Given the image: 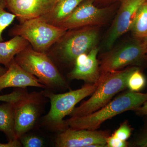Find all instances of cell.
<instances>
[{"mask_svg": "<svg viewBox=\"0 0 147 147\" xmlns=\"http://www.w3.org/2000/svg\"><path fill=\"white\" fill-rule=\"evenodd\" d=\"M147 100V92L129 90L93 113L82 117H71L65 122L67 128L96 130L105 121L126 111L134 110Z\"/></svg>", "mask_w": 147, "mask_h": 147, "instance_id": "obj_1", "label": "cell"}, {"mask_svg": "<svg viewBox=\"0 0 147 147\" xmlns=\"http://www.w3.org/2000/svg\"><path fill=\"white\" fill-rule=\"evenodd\" d=\"M134 67L100 74L99 83L92 96L79 107H75L70 117L86 115L108 104L115 95L127 88V78Z\"/></svg>", "mask_w": 147, "mask_h": 147, "instance_id": "obj_2", "label": "cell"}, {"mask_svg": "<svg viewBox=\"0 0 147 147\" xmlns=\"http://www.w3.org/2000/svg\"><path fill=\"white\" fill-rule=\"evenodd\" d=\"M98 83V81L95 84H87L81 88L64 93H43L50 102V111L42 118L44 125L53 131L60 132L67 129L64 118L70 115L78 102L93 93Z\"/></svg>", "mask_w": 147, "mask_h": 147, "instance_id": "obj_3", "label": "cell"}, {"mask_svg": "<svg viewBox=\"0 0 147 147\" xmlns=\"http://www.w3.org/2000/svg\"><path fill=\"white\" fill-rule=\"evenodd\" d=\"M14 59L23 69L36 77L46 88H58L66 86L65 80L46 53L37 51L29 45Z\"/></svg>", "mask_w": 147, "mask_h": 147, "instance_id": "obj_4", "label": "cell"}, {"mask_svg": "<svg viewBox=\"0 0 147 147\" xmlns=\"http://www.w3.org/2000/svg\"><path fill=\"white\" fill-rule=\"evenodd\" d=\"M68 30L48 24L39 18L20 22L10 29V36L24 37L33 49L46 53L50 47L58 42Z\"/></svg>", "mask_w": 147, "mask_h": 147, "instance_id": "obj_5", "label": "cell"}, {"mask_svg": "<svg viewBox=\"0 0 147 147\" xmlns=\"http://www.w3.org/2000/svg\"><path fill=\"white\" fill-rule=\"evenodd\" d=\"M98 26H87L68 30L57 42L60 57L67 62H74L81 54L88 53L96 46Z\"/></svg>", "mask_w": 147, "mask_h": 147, "instance_id": "obj_6", "label": "cell"}, {"mask_svg": "<svg viewBox=\"0 0 147 147\" xmlns=\"http://www.w3.org/2000/svg\"><path fill=\"white\" fill-rule=\"evenodd\" d=\"M147 54L146 40L134 38L102 55L99 65L100 75L121 70L127 66L138 65L144 61Z\"/></svg>", "mask_w": 147, "mask_h": 147, "instance_id": "obj_7", "label": "cell"}, {"mask_svg": "<svg viewBox=\"0 0 147 147\" xmlns=\"http://www.w3.org/2000/svg\"><path fill=\"white\" fill-rule=\"evenodd\" d=\"M42 92L28 93L14 103V130L16 139L33 127L39 117L43 100Z\"/></svg>", "mask_w": 147, "mask_h": 147, "instance_id": "obj_8", "label": "cell"}, {"mask_svg": "<svg viewBox=\"0 0 147 147\" xmlns=\"http://www.w3.org/2000/svg\"><path fill=\"white\" fill-rule=\"evenodd\" d=\"M95 0H84L72 13L57 27L67 30L87 26H99L105 24L109 8L96 6Z\"/></svg>", "mask_w": 147, "mask_h": 147, "instance_id": "obj_9", "label": "cell"}, {"mask_svg": "<svg viewBox=\"0 0 147 147\" xmlns=\"http://www.w3.org/2000/svg\"><path fill=\"white\" fill-rule=\"evenodd\" d=\"M105 131L89 129H73L67 128L55 139L58 147H107L108 137Z\"/></svg>", "mask_w": 147, "mask_h": 147, "instance_id": "obj_10", "label": "cell"}, {"mask_svg": "<svg viewBox=\"0 0 147 147\" xmlns=\"http://www.w3.org/2000/svg\"><path fill=\"white\" fill-rule=\"evenodd\" d=\"M146 0H119L120 5L105 41V47L110 50L117 39L128 31L134 21L140 5Z\"/></svg>", "mask_w": 147, "mask_h": 147, "instance_id": "obj_11", "label": "cell"}, {"mask_svg": "<svg viewBox=\"0 0 147 147\" xmlns=\"http://www.w3.org/2000/svg\"><path fill=\"white\" fill-rule=\"evenodd\" d=\"M58 0H4L6 8L20 22L39 18L53 9Z\"/></svg>", "mask_w": 147, "mask_h": 147, "instance_id": "obj_12", "label": "cell"}, {"mask_svg": "<svg viewBox=\"0 0 147 147\" xmlns=\"http://www.w3.org/2000/svg\"><path fill=\"white\" fill-rule=\"evenodd\" d=\"M99 48L96 46L88 55H79L74 62V67L69 74L71 79L82 80L87 84H94L100 77L99 66L97 59Z\"/></svg>", "mask_w": 147, "mask_h": 147, "instance_id": "obj_13", "label": "cell"}, {"mask_svg": "<svg viewBox=\"0 0 147 147\" xmlns=\"http://www.w3.org/2000/svg\"><path fill=\"white\" fill-rule=\"evenodd\" d=\"M28 87L46 88L36 77L23 69L14 59L5 72L0 76V91L8 88L24 89Z\"/></svg>", "mask_w": 147, "mask_h": 147, "instance_id": "obj_14", "label": "cell"}, {"mask_svg": "<svg viewBox=\"0 0 147 147\" xmlns=\"http://www.w3.org/2000/svg\"><path fill=\"white\" fill-rule=\"evenodd\" d=\"M84 0H58L53 9L39 17L48 24L57 26L68 17Z\"/></svg>", "mask_w": 147, "mask_h": 147, "instance_id": "obj_15", "label": "cell"}, {"mask_svg": "<svg viewBox=\"0 0 147 147\" xmlns=\"http://www.w3.org/2000/svg\"><path fill=\"white\" fill-rule=\"evenodd\" d=\"M29 45L26 40L20 36H15L7 41L0 42V64L7 69L16 55Z\"/></svg>", "mask_w": 147, "mask_h": 147, "instance_id": "obj_16", "label": "cell"}, {"mask_svg": "<svg viewBox=\"0 0 147 147\" xmlns=\"http://www.w3.org/2000/svg\"><path fill=\"white\" fill-rule=\"evenodd\" d=\"M14 103L4 102L0 105V131L9 141L16 139L14 130Z\"/></svg>", "mask_w": 147, "mask_h": 147, "instance_id": "obj_17", "label": "cell"}, {"mask_svg": "<svg viewBox=\"0 0 147 147\" xmlns=\"http://www.w3.org/2000/svg\"><path fill=\"white\" fill-rule=\"evenodd\" d=\"M130 31L135 39L141 40L147 39V0L138 9Z\"/></svg>", "mask_w": 147, "mask_h": 147, "instance_id": "obj_18", "label": "cell"}, {"mask_svg": "<svg viewBox=\"0 0 147 147\" xmlns=\"http://www.w3.org/2000/svg\"><path fill=\"white\" fill-rule=\"evenodd\" d=\"M146 83V79L141 69L134 66L127 78V88L131 91L139 92L145 88Z\"/></svg>", "mask_w": 147, "mask_h": 147, "instance_id": "obj_19", "label": "cell"}, {"mask_svg": "<svg viewBox=\"0 0 147 147\" xmlns=\"http://www.w3.org/2000/svg\"><path fill=\"white\" fill-rule=\"evenodd\" d=\"M4 0H0V42L3 41V34L5 30L13 23L16 16L6 10Z\"/></svg>", "mask_w": 147, "mask_h": 147, "instance_id": "obj_20", "label": "cell"}, {"mask_svg": "<svg viewBox=\"0 0 147 147\" xmlns=\"http://www.w3.org/2000/svg\"><path fill=\"white\" fill-rule=\"evenodd\" d=\"M19 139L22 146L24 147H41L44 145L43 140L36 135L25 134Z\"/></svg>", "mask_w": 147, "mask_h": 147, "instance_id": "obj_21", "label": "cell"}, {"mask_svg": "<svg viewBox=\"0 0 147 147\" xmlns=\"http://www.w3.org/2000/svg\"><path fill=\"white\" fill-rule=\"evenodd\" d=\"M131 131L132 129L131 127L127 123L125 122L121 125L113 135L122 141H126L130 137Z\"/></svg>", "mask_w": 147, "mask_h": 147, "instance_id": "obj_22", "label": "cell"}, {"mask_svg": "<svg viewBox=\"0 0 147 147\" xmlns=\"http://www.w3.org/2000/svg\"><path fill=\"white\" fill-rule=\"evenodd\" d=\"M27 93L22 90H15L8 94L0 95V101L14 103L21 100Z\"/></svg>", "mask_w": 147, "mask_h": 147, "instance_id": "obj_23", "label": "cell"}, {"mask_svg": "<svg viewBox=\"0 0 147 147\" xmlns=\"http://www.w3.org/2000/svg\"><path fill=\"white\" fill-rule=\"evenodd\" d=\"M127 146L126 141H123L114 135L108 136L106 140V146L108 147H125Z\"/></svg>", "mask_w": 147, "mask_h": 147, "instance_id": "obj_24", "label": "cell"}, {"mask_svg": "<svg viewBox=\"0 0 147 147\" xmlns=\"http://www.w3.org/2000/svg\"><path fill=\"white\" fill-rule=\"evenodd\" d=\"M134 144L137 147H147V123L142 133L135 140Z\"/></svg>", "mask_w": 147, "mask_h": 147, "instance_id": "obj_25", "label": "cell"}, {"mask_svg": "<svg viewBox=\"0 0 147 147\" xmlns=\"http://www.w3.org/2000/svg\"><path fill=\"white\" fill-rule=\"evenodd\" d=\"M137 115L140 116H147V100L134 110Z\"/></svg>", "mask_w": 147, "mask_h": 147, "instance_id": "obj_26", "label": "cell"}, {"mask_svg": "<svg viewBox=\"0 0 147 147\" xmlns=\"http://www.w3.org/2000/svg\"><path fill=\"white\" fill-rule=\"evenodd\" d=\"M19 139L9 141V142L6 144H2L0 143V147H22Z\"/></svg>", "mask_w": 147, "mask_h": 147, "instance_id": "obj_27", "label": "cell"}, {"mask_svg": "<svg viewBox=\"0 0 147 147\" xmlns=\"http://www.w3.org/2000/svg\"><path fill=\"white\" fill-rule=\"evenodd\" d=\"M118 1H119V0H95V2H98L106 4L115 2Z\"/></svg>", "mask_w": 147, "mask_h": 147, "instance_id": "obj_28", "label": "cell"}, {"mask_svg": "<svg viewBox=\"0 0 147 147\" xmlns=\"http://www.w3.org/2000/svg\"><path fill=\"white\" fill-rule=\"evenodd\" d=\"M7 69L5 68V67H3L0 66V76L2 75L3 74L5 73Z\"/></svg>", "mask_w": 147, "mask_h": 147, "instance_id": "obj_29", "label": "cell"}, {"mask_svg": "<svg viewBox=\"0 0 147 147\" xmlns=\"http://www.w3.org/2000/svg\"><path fill=\"white\" fill-rule=\"evenodd\" d=\"M144 61H146V62H147V54L146 55V57H145Z\"/></svg>", "mask_w": 147, "mask_h": 147, "instance_id": "obj_30", "label": "cell"}, {"mask_svg": "<svg viewBox=\"0 0 147 147\" xmlns=\"http://www.w3.org/2000/svg\"><path fill=\"white\" fill-rule=\"evenodd\" d=\"M146 45H147V39L146 40Z\"/></svg>", "mask_w": 147, "mask_h": 147, "instance_id": "obj_31", "label": "cell"}]
</instances>
